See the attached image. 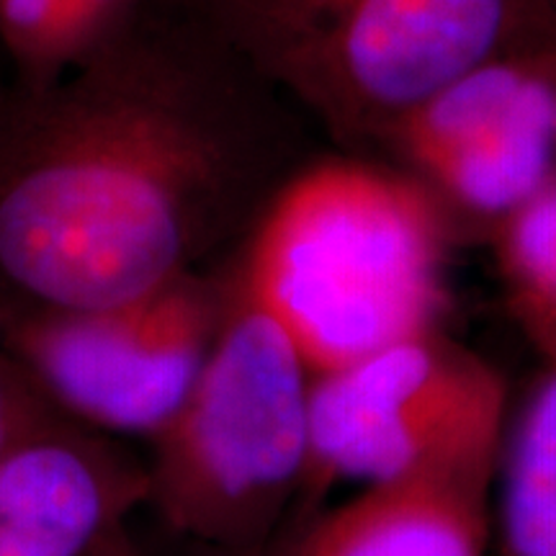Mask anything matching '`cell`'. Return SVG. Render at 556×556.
<instances>
[{
    "instance_id": "obj_6",
    "label": "cell",
    "mask_w": 556,
    "mask_h": 556,
    "mask_svg": "<svg viewBox=\"0 0 556 556\" xmlns=\"http://www.w3.org/2000/svg\"><path fill=\"white\" fill-rule=\"evenodd\" d=\"M225 309V270H186L99 307H39L9 332L47 394L83 426L163 433L197 384Z\"/></svg>"
},
{
    "instance_id": "obj_4",
    "label": "cell",
    "mask_w": 556,
    "mask_h": 556,
    "mask_svg": "<svg viewBox=\"0 0 556 556\" xmlns=\"http://www.w3.org/2000/svg\"><path fill=\"white\" fill-rule=\"evenodd\" d=\"M225 268V309L197 384L152 438L148 503L212 552L266 548L296 516L309 458L312 368Z\"/></svg>"
},
{
    "instance_id": "obj_1",
    "label": "cell",
    "mask_w": 556,
    "mask_h": 556,
    "mask_svg": "<svg viewBox=\"0 0 556 556\" xmlns=\"http://www.w3.org/2000/svg\"><path fill=\"white\" fill-rule=\"evenodd\" d=\"M309 129L197 0H137L0 101V274L41 307H99L204 268L317 152Z\"/></svg>"
},
{
    "instance_id": "obj_11",
    "label": "cell",
    "mask_w": 556,
    "mask_h": 556,
    "mask_svg": "<svg viewBox=\"0 0 556 556\" xmlns=\"http://www.w3.org/2000/svg\"><path fill=\"white\" fill-rule=\"evenodd\" d=\"M486 240L513 323L541 361L556 358V173Z\"/></svg>"
},
{
    "instance_id": "obj_3",
    "label": "cell",
    "mask_w": 556,
    "mask_h": 556,
    "mask_svg": "<svg viewBox=\"0 0 556 556\" xmlns=\"http://www.w3.org/2000/svg\"><path fill=\"white\" fill-rule=\"evenodd\" d=\"M338 150L374 155L407 111L510 47L556 37L554 0H197Z\"/></svg>"
},
{
    "instance_id": "obj_17",
    "label": "cell",
    "mask_w": 556,
    "mask_h": 556,
    "mask_svg": "<svg viewBox=\"0 0 556 556\" xmlns=\"http://www.w3.org/2000/svg\"><path fill=\"white\" fill-rule=\"evenodd\" d=\"M554 5H556V0H554Z\"/></svg>"
},
{
    "instance_id": "obj_9",
    "label": "cell",
    "mask_w": 556,
    "mask_h": 556,
    "mask_svg": "<svg viewBox=\"0 0 556 556\" xmlns=\"http://www.w3.org/2000/svg\"><path fill=\"white\" fill-rule=\"evenodd\" d=\"M490 490L492 471L358 486L291 523L274 556H490Z\"/></svg>"
},
{
    "instance_id": "obj_15",
    "label": "cell",
    "mask_w": 556,
    "mask_h": 556,
    "mask_svg": "<svg viewBox=\"0 0 556 556\" xmlns=\"http://www.w3.org/2000/svg\"><path fill=\"white\" fill-rule=\"evenodd\" d=\"M13 88V73H11V62L9 54H5L3 39H0V101L9 96V90Z\"/></svg>"
},
{
    "instance_id": "obj_5",
    "label": "cell",
    "mask_w": 556,
    "mask_h": 556,
    "mask_svg": "<svg viewBox=\"0 0 556 556\" xmlns=\"http://www.w3.org/2000/svg\"><path fill=\"white\" fill-rule=\"evenodd\" d=\"M510 415L505 377L443 328L319 371L296 520L340 484L495 471Z\"/></svg>"
},
{
    "instance_id": "obj_12",
    "label": "cell",
    "mask_w": 556,
    "mask_h": 556,
    "mask_svg": "<svg viewBox=\"0 0 556 556\" xmlns=\"http://www.w3.org/2000/svg\"><path fill=\"white\" fill-rule=\"evenodd\" d=\"M137 0H0L13 86L39 88L109 37Z\"/></svg>"
},
{
    "instance_id": "obj_13",
    "label": "cell",
    "mask_w": 556,
    "mask_h": 556,
    "mask_svg": "<svg viewBox=\"0 0 556 556\" xmlns=\"http://www.w3.org/2000/svg\"><path fill=\"white\" fill-rule=\"evenodd\" d=\"M37 426V420L29 417L24 400H21L18 387L0 361V451L9 448L18 435Z\"/></svg>"
},
{
    "instance_id": "obj_14",
    "label": "cell",
    "mask_w": 556,
    "mask_h": 556,
    "mask_svg": "<svg viewBox=\"0 0 556 556\" xmlns=\"http://www.w3.org/2000/svg\"><path fill=\"white\" fill-rule=\"evenodd\" d=\"M86 556H139V554L137 548L131 546V541L127 539V533H124V526H122L116 528V531H111L109 536H103Z\"/></svg>"
},
{
    "instance_id": "obj_7",
    "label": "cell",
    "mask_w": 556,
    "mask_h": 556,
    "mask_svg": "<svg viewBox=\"0 0 556 556\" xmlns=\"http://www.w3.org/2000/svg\"><path fill=\"white\" fill-rule=\"evenodd\" d=\"M374 155L413 176L458 238H490L556 173V37L510 47L443 83Z\"/></svg>"
},
{
    "instance_id": "obj_2",
    "label": "cell",
    "mask_w": 556,
    "mask_h": 556,
    "mask_svg": "<svg viewBox=\"0 0 556 556\" xmlns=\"http://www.w3.org/2000/svg\"><path fill=\"white\" fill-rule=\"evenodd\" d=\"M454 222L413 176L366 152H312L263 201L227 270L312 374L443 328Z\"/></svg>"
},
{
    "instance_id": "obj_16",
    "label": "cell",
    "mask_w": 556,
    "mask_h": 556,
    "mask_svg": "<svg viewBox=\"0 0 556 556\" xmlns=\"http://www.w3.org/2000/svg\"><path fill=\"white\" fill-rule=\"evenodd\" d=\"M214 556H274V544L266 548H250V552H212Z\"/></svg>"
},
{
    "instance_id": "obj_8",
    "label": "cell",
    "mask_w": 556,
    "mask_h": 556,
    "mask_svg": "<svg viewBox=\"0 0 556 556\" xmlns=\"http://www.w3.org/2000/svg\"><path fill=\"white\" fill-rule=\"evenodd\" d=\"M148 503V469L39 422L0 451V556H86Z\"/></svg>"
},
{
    "instance_id": "obj_10",
    "label": "cell",
    "mask_w": 556,
    "mask_h": 556,
    "mask_svg": "<svg viewBox=\"0 0 556 556\" xmlns=\"http://www.w3.org/2000/svg\"><path fill=\"white\" fill-rule=\"evenodd\" d=\"M490 556H556V358L507 415L490 490Z\"/></svg>"
}]
</instances>
